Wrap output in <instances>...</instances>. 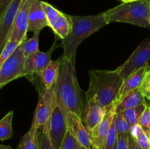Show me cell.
Instances as JSON below:
<instances>
[{
    "mask_svg": "<svg viewBox=\"0 0 150 149\" xmlns=\"http://www.w3.org/2000/svg\"><path fill=\"white\" fill-rule=\"evenodd\" d=\"M70 18L71 30L67 37L62 39L61 45L64 50L63 56L76 59V51L82 41L107 25V23L103 13L95 15H70Z\"/></svg>",
    "mask_w": 150,
    "mask_h": 149,
    "instance_id": "3",
    "label": "cell"
},
{
    "mask_svg": "<svg viewBox=\"0 0 150 149\" xmlns=\"http://www.w3.org/2000/svg\"><path fill=\"white\" fill-rule=\"evenodd\" d=\"M48 135L54 149H59L67 133L65 116L59 107L56 105L48 121Z\"/></svg>",
    "mask_w": 150,
    "mask_h": 149,
    "instance_id": "9",
    "label": "cell"
},
{
    "mask_svg": "<svg viewBox=\"0 0 150 149\" xmlns=\"http://www.w3.org/2000/svg\"><path fill=\"white\" fill-rule=\"evenodd\" d=\"M67 131L76 139L79 144L86 148H91V142L88 131L80 116L75 112H67L64 115Z\"/></svg>",
    "mask_w": 150,
    "mask_h": 149,
    "instance_id": "14",
    "label": "cell"
},
{
    "mask_svg": "<svg viewBox=\"0 0 150 149\" xmlns=\"http://www.w3.org/2000/svg\"><path fill=\"white\" fill-rule=\"evenodd\" d=\"M122 2H130V1H136V0H121Z\"/></svg>",
    "mask_w": 150,
    "mask_h": 149,
    "instance_id": "38",
    "label": "cell"
},
{
    "mask_svg": "<svg viewBox=\"0 0 150 149\" xmlns=\"http://www.w3.org/2000/svg\"><path fill=\"white\" fill-rule=\"evenodd\" d=\"M113 124L115 127L117 134L130 132L131 126L125 118L122 112H115L113 118Z\"/></svg>",
    "mask_w": 150,
    "mask_h": 149,
    "instance_id": "25",
    "label": "cell"
},
{
    "mask_svg": "<svg viewBox=\"0 0 150 149\" xmlns=\"http://www.w3.org/2000/svg\"><path fill=\"white\" fill-rule=\"evenodd\" d=\"M81 146V145L79 144L76 139L68 131H67L59 149H80Z\"/></svg>",
    "mask_w": 150,
    "mask_h": 149,
    "instance_id": "31",
    "label": "cell"
},
{
    "mask_svg": "<svg viewBox=\"0 0 150 149\" xmlns=\"http://www.w3.org/2000/svg\"><path fill=\"white\" fill-rule=\"evenodd\" d=\"M86 101L81 109L80 118L86 130L89 131L102 121L106 110L94 98Z\"/></svg>",
    "mask_w": 150,
    "mask_h": 149,
    "instance_id": "10",
    "label": "cell"
},
{
    "mask_svg": "<svg viewBox=\"0 0 150 149\" xmlns=\"http://www.w3.org/2000/svg\"><path fill=\"white\" fill-rule=\"evenodd\" d=\"M147 105V103L142 104V105H139L138 106L134 107V108H130V109L123 111V115H124L125 118H126L127 122L130 124V126L138 124V121H139V118L142 115V114L143 113L144 110L146 109Z\"/></svg>",
    "mask_w": 150,
    "mask_h": 149,
    "instance_id": "24",
    "label": "cell"
},
{
    "mask_svg": "<svg viewBox=\"0 0 150 149\" xmlns=\"http://www.w3.org/2000/svg\"><path fill=\"white\" fill-rule=\"evenodd\" d=\"M50 28L54 31L56 37H58L62 40L67 37L71 30L72 20L70 15L61 12L58 18Z\"/></svg>",
    "mask_w": 150,
    "mask_h": 149,
    "instance_id": "19",
    "label": "cell"
},
{
    "mask_svg": "<svg viewBox=\"0 0 150 149\" xmlns=\"http://www.w3.org/2000/svg\"><path fill=\"white\" fill-rule=\"evenodd\" d=\"M138 124L150 138V106L149 105L139 118Z\"/></svg>",
    "mask_w": 150,
    "mask_h": 149,
    "instance_id": "28",
    "label": "cell"
},
{
    "mask_svg": "<svg viewBox=\"0 0 150 149\" xmlns=\"http://www.w3.org/2000/svg\"><path fill=\"white\" fill-rule=\"evenodd\" d=\"M32 0H23L17 12L9 41L21 42L26 37L28 28V15Z\"/></svg>",
    "mask_w": 150,
    "mask_h": 149,
    "instance_id": "12",
    "label": "cell"
},
{
    "mask_svg": "<svg viewBox=\"0 0 150 149\" xmlns=\"http://www.w3.org/2000/svg\"><path fill=\"white\" fill-rule=\"evenodd\" d=\"M112 149H117V146H116V145L114 146V147H113Z\"/></svg>",
    "mask_w": 150,
    "mask_h": 149,
    "instance_id": "41",
    "label": "cell"
},
{
    "mask_svg": "<svg viewBox=\"0 0 150 149\" xmlns=\"http://www.w3.org/2000/svg\"><path fill=\"white\" fill-rule=\"evenodd\" d=\"M148 65L149 64L138 69L137 70L132 72L130 75L127 76L125 79H124L122 84L121 87L120 89V91H119L118 93L116 96L115 100H114V103L111 105L116 108L119 104V102H120V100L123 98V96H125L127 93L132 91L134 89L139 88L141 83H142L144 75L146 72Z\"/></svg>",
    "mask_w": 150,
    "mask_h": 149,
    "instance_id": "16",
    "label": "cell"
},
{
    "mask_svg": "<svg viewBox=\"0 0 150 149\" xmlns=\"http://www.w3.org/2000/svg\"><path fill=\"white\" fill-rule=\"evenodd\" d=\"M149 3L146 0H136L122 4L103 13L107 24L111 22H122L150 28L148 22Z\"/></svg>",
    "mask_w": 150,
    "mask_h": 149,
    "instance_id": "4",
    "label": "cell"
},
{
    "mask_svg": "<svg viewBox=\"0 0 150 149\" xmlns=\"http://www.w3.org/2000/svg\"><path fill=\"white\" fill-rule=\"evenodd\" d=\"M13 111L11 110L0 120V141L8 140L13 137Z\"/></svg>",
    "mask_w": 150,
    "mask_h": 149,
    "instance_id": "23",
    "label": "cell"
},
{
    "mask_svg": "<svg viewBox=\"0 0 150 149\" xmlns=\"http://www.w3.org/2000/svg\"><path fill=\"white\" fill-rule=\"evenodd\" d=\"M128 145L129 149H142V148L139 147V145L136 143V140H134L133 137L128 133Z\"/></svg>",
    "mask_w": 150,
    "mask_h": 149,
    "instance_id": "35",
    "label": "cell"
},
{
    "mask_svg": "<svg viewBox=\"0 0 150 149\" xmlns=\"http://www.w3.org/2000/svg\"><path fill=\"white\" fill-rule=\"evenodd\" d=\"M130 134L142 149H150V138L138 124L131 126Z\"/></svg>",
    "mask_w": 150,
    "mask_h": 149,
    "instance_id": "22",
    "label": "cell"
},
{
    "mask_svg": "<svg viewBox=\"0 0 150 149\" xmlns=\"http://www.w3.org/2000/svg\"><path fill=\"white\" fill-rule=\"evenodd\" d=\"M150 60V37L142 41L128 59L116 69L123 79H125L138 69L149 64Z\"/></svg>",
    "mask_w": 150,
    "mask_h": 149,
    "instance_id": "6",
    "label": "cell"
},
{
    "mask_svg": "<svg viewBox=\"0 0 150 149\" xmlns=\"http://www.w3.org/2000/svg\"><path fill=\"white\" fill-rule=\"evenodd\" d=\"M39 149H54L48 135V121L42 126L40 134L39 133Z\"/></svg>",
    "mask_w": 150,
    "mask_h": 149,
    "instance_id": "27",
    "label": "cell"
},
{
    "mask_svg": "<svg viewBox=\"0 0 150 149\" xmlns=\"http://www.w3.org/2000/svg\"><path fill=\"white\" fill-rule=\"evenodd\" d=\"M89 86L86 100L94 98L105 110L114 103L124 79L117 70H89Z\"/></svg>",
    "mask_w": 150,
    "mask_h": 149,
    "instance_id": "2",
    "label": "cell"
},
{
    "mask_svg": "<svg viewBox=\"0 0 150 149\" xmlns=\"http://www.w3.org/2000/svg\"><path fill=\"white\" fill-rule=\"evenodd\" d=\"M116 146L117 149H129L128 133L117 134Z\"/></svg>",
    "mask_w": 150,
    "mask_h": 149,
    "instance_id": "33",
    "label": "cell"
},
{
    "mask_svg": "<svg viewBox=\"0 0 150 149\" xmlns=\"http://www.w3.org/2000/svg\"><path fill=\"white\" fill-rule=\"evenodd\" d=\"M46 26L48 27V23L42 9L41 1L32 0L28 15L27 32H40Z\"/></svg>",
    "mask_w": 150,
    "mask_h": 149,
    "instance_id": "15",
    "label": "cell"
},
{
    "mask_svg": "<svg viewBox=\"0 0 150 149\" xmlns=\"http://www.w3.org/2000/svg\"><path fill=\"white\" fill-rule=\"evenodd\" d=\"M80 149H89V148H85V147H83V146H81ZM90 149H91V148H90Z\"/></svg>",
    "mask_w": 150,
    "mask_h": 149,
    "instance_id": "40",
    "label": "cell"
},
{
    "mask_svg": "<svg viewBox=\"0 0 150 149\" xmlns=\"http://www.w3.org/2000/svg\"><path fill=\"white\" fill-rule=\"evenodd\" d=\"M56 43L57 39L48 51L42 52L38 51V52L25 58L23 64V77H26L32 83H35L38 74L51 62L52 52L57 47H58Z\"/></svg>",
    "mask_w": 150,
    "mask_h": 149,
    "instance_id": "8",
    "label": "cell"
},
{
    "mask_svg": "<svg viewBox=\"0 0 150 149\" xmlns=\"http://www.w3.org/2000/svg\"><path fill=\"white\" fill-rule=\"evenodd\" d=\"M117 131L116 130L115 127H114V124H111V128H110L109 132H108V136H107L106 139H105V143L103 149H112L113 147L116 145V142H117Z\"/></svg>",
    "mask_w": 150,
    "mask_h": 149,
    "instance_id": "32",
    "label": "cell"
},
{
    "mask_svg": "<svg viewBox=\"0 0 150 149\" xmlns=\"http://www.w3.org/2000/svg\"><path fill=\"white\" fill-rule=\"evenodd\" d=\"M60 60H51V62L45 69L42 70L38 77L40 80V85L45 89H50L55 85L59 70Z\"/></svg>",
    "mask_w": 150,
    "mask_h": 149,
    "instance_id": "17",
    "label": "cell"
},
{
    "mask_svg": "<svg viewBox=\"0 0 150 149\" xmlns=\"http://www.w3.org/2000/svg\"><path fill=\"white\" fill-rule=\"evenodd\" d=\"M23 0H13L0 19V54L9 42L12 26Z\"/></svg>",
    "mask_w": 150,
    "mask_h": 149,
    "instance_id": "13",
    "label": "cell"
},
{
    "mask_svg": "<svg viewBox=\"0 0 150 149\" xmlns=\"http://www.w3.org/2000/svg\"><path fill=\"white\" fill-rule=\"evenodd\" d=\"M148 22L150 26V2H149V11H148Z\"/></svg>",
    "mask_w": 150,
    "mask_h": 149,
    "instance_id": "37",
    "label": "cell"
},
{
    "mask_svg": "<svg viewBox=\"0 0 150 149\" xmlns=\"http://www.w3.org/2000/svg\"><path fill=\"white\" fill-rule=\"evenodd\" d=\"M38 93L39 99L34 114L32 126L40 129L49 120L56 105L54 86L45 89L40 85L38 89Z\"/></svg>",
    "mask_w": 150,
    "mask_h": 149,
    "instance_id": "5",
    "label": "cell"
},
{
    "mask_svg": "<svg viewBox=\"0 0 150 149\" xmlns=\"http://www.w3.org/2000/svg\"><path fill=\"white\" fill-rule=\"evenodd\" d=\"M41 4H42V9L44 10V13H45L47 21L48 23V27H51L53 23L58 18L59 15L61 13V11H59L57 8L53 7L51 4H48L45 1H41Z\"/></svg>",
    "mask_w": 150,
    "mask_h": 149,
    "instance_id": "26",
    "label": "cell"
},
{
    "mask_svg": "<svg viewBox=\"0 0 150 149\" xmlns=\"http://www.w3.org/2000/svg\"><path fill=\"white\" fill-rule=\"evenodd\" d=\"M24 61L25 57L18 46L0 67V89L10 82L23 77Z\"/></svg>",
    "mask_w": 150,
    "mask_h": 149,
    "instance_id": "7",
    "label": "cell"
},
{
    "mask_svg": "<svg viewBox=\"0 0 150 149\" xmlns=\"http://www.w3.org/2000/svg\"><path fill=\"white\" fill-rule=\"evenodd\" d=\"M116 108L111 105L105 112L102 121L92 129L88 131L91 144L96 146L98 148L103 149L105 139L108 136L113 121Z\"/></svg>",
    "mask_w": 150,
    "mask_h": 149,
    "instance_id": "11",
    "label": "cell"
},
{
    "mask_svg": "<svg viewBox=\"0 0 150 149\" xmlns=\"http://www.w3.org/2000/svg\"><path fill=\"white\" fill-rule=\"evenodd\" d=\"M91 149H100V148H98L96 147V146L92 145H91Z\"/></svg>",
    "mask_w": 150,
    "mask_h": 149,
    "instance_id": "39",
    "label": "cell"
},
{
    "mask_svg": "<svg viewBox=\"0 0 150 149\" xmlns=\"http://www.w3.org/2000/svg\"><path fill=\"white\" fill-rule=\"evenodd\" d=\"M13 0H0V19Z\"/></svg>",
    "mask_w": 150,
    "mask_h": 149,
    "instance_id": "34",
    "label": "cell"
},
{
    "mask_svg": "<svg viewBox=\"0 0 150 149\" xmlns=\"http://www.w3.org/2000/svg\"><path fill=\"white\" fill-rule=\"evenodd\" d=\"M0 149H12V148L10 145H4L0 144Z\"/></svg>",
    "mask_w": 150,
    "mask_h": 149,
    "instance_id": "36",
    "label": "cell"
},
{
    "mask_svg": "<svg viewBox=\"0 0 150 149\" xmlns=\"http://www.w3.org/2000/svg\"><path fill=\"white\" fill-rule=\"evenodd\" d=\"M59 70L54 86L56 105L65 115L73 112L80 116L83 102V91L78 82L76 59L62 56L59 58Z\"/></svg>",
    "mask_w": 150,
    "mask_h": 149,
    "instance_id": "1",
    "label": "cell"
},
{
    "mask_svg": "<svg viewBox=\"0 0 150 149\" xmlns=\"http://www.w3.org/2000/svg\"><path fill=\"white\" fill-rule=\"evenodd\" d=\"M40 32H34V35L30 38L26 36L19 44V49L25 58L39 51Z\"/></svg>",
    "mask_w": 150,
    "mask_h": 149,
    "instance_id": "21",
    "label": "cell"
},
{
    "mask_svg": "<svg viewBox=\"0 0 150 149\" xmlns=\"http://www.w3.org/2000/svg\"><path fill=\"white\" fill-rule=\"evenodd\" d=\"M144 103H146L145 98L141 93L139 88H138L123 96L122 99L120 100L117 106L116 107L115 112H122L126 110Z\"/></svg>",
    "mask_w": 150,
    "mask_h": 149,
    "instance_id": "18",
    "label": "cell"
},
{
    "mask_svg": "<svg viewBox=\"0 0 150 149\" xmlns=\"http://www.w3.org/2000/svg\"><path fill=\"white\" fill-rule=\"evenodd\" d=\"M17 149H39V129L32 126L21 139Z\"/></svg>",
    "mask_w": 150,
    "mask_h": 149,
    "instance_id": "20",
    "label": "cell"
},
{
    "mask_svg": "<svg viewBox=\"0 0 150 149\" xmlns=\"http://www.w3.org/2000/svg\"><path fill=\"white\" fill-rule=\"evenodd\" d=\"M19 44H20V42H16V41H9L7 42L1 53L0 54V67L5 62L8 57L13 53V52L18 46Z\"/></svg>",
    "mask_w": 150,
    "mask_h": 149,
    "instance_id": "30",
    "label": "cell"
},
{
    "mask_svg": "<svg viewBox=\"0 0 150 149\" xmlns=\"http://www.w3.org/2000/svg\"><path fill=\"white\" fill-rule=\"evenodd\" d=\"M146 1H147V2H148V3H149V2H150V0H146Z\"/></svg>",
    "mask_w": 150,
    "mask_h": 149,
    "instance_id": "42",
    "label": "cell"
},
{
    "mask_svg": "<svg viewBox=\"0 0 150 149\" xmlns=\"http://www.w3.org/2000/svg\"><path fill=\"white\" fill-rule=\"evenodd\" d=\"M139 89L145 99L150 101V65L149 64L146 70Z\"/></svg>",
    "mask_w": 150,
    "mask_h": 149,
    "instance_id": "29",
    "label": "cell"
}]
</instances>
